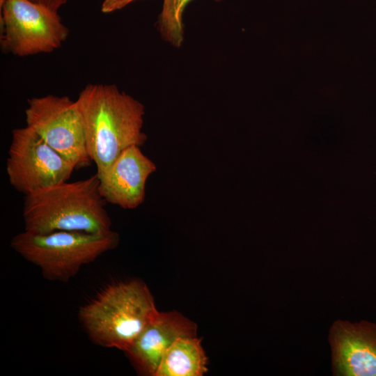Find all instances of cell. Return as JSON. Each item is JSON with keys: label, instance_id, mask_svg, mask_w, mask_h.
Segmentation results:
<instances>
[{"label": "cell", "instance_id": "cell-12", "mask_svg": "<svg viewBox=\"0 0 376 376\" xmlns=\"http://www.w3.org/2000/svg\"><path fill=\"white\" fill-rule=\"evenodd\" d=\"M191 1L163 0L158 19L159 31L163 39L175 47H179L183 42L182 16L187 5Z\"/></svg>", "mask_w": 376, "mask_h": 376}, {"label": "cell", "instance_id": "cell-11", "mask_svg": "<svg viewBox=\"0 0 376 376\" xmlns=\"http://www.w3.org/2000/svg\"><path fill=\"white\" fill-rule=\"evenodd\" d=\"M207 363L201 340L181 337L164 353L155 376H202L207 372Z\"/></svg>", "mask_w": 376, "mask_h": 376}, {"label": "cell", "instance_id": "cell-7", "mask_svg": "<svg viewBox=\"0 0 376 376\" xmlns=\"http://www.w3.org/2000/svg\"><path fill=\"white\" fill-rule=\"evenodd\" d=\"M26 126L70 160L76 169L91 164L86 146L83 118L76 100L47 95L28 99Z\"/></svg>", "mask_w": 376, "mask_h": 376}, {"label": "cell", "instance_id": "cell-14", "mask_svg": "<svg viewBox=\"0 0 376 376\" xmlns=\"http://www.w3.org/2000/svg\"><path fill=\"white\" fill-rule=\"evenodd\" d=\"M32 2L43 5L52 10L58 11L68 0H30Z\"/></svg>", "mask_w": 376, "mask_h": 376}, {"label": "cell", "instance_id": "cell-8", "mask_svg": "<svg viewBox=\"0 0 376 376\" xmlns=\"http://www.w3.org/2000/svg\"><path fill=\"white\" fill-rule=\"evenodd\" d=\"M334 376H376V323L338 319L329 330Z\"/></svg>", "mask_w": 376, "mask_h": 376}, {"label": "cell", "instance_id": "cell-5", "mask_svg": "<svg viewBox=\"0 0 376 376\" xmlns=\"http://www.w3.org/2000/svg\"><path fill=\"white\" fill-rule=\"evenodd\" d=\"M2 52L17 56L51 53L66 40L69 29L58 11L30 0H0Z\"/></svg>", "mask_w": 376, "mask_h": 376}, {"label": "cell", "instance_id": "cell-6", "mask_svg": "<svg viewBox=\"0 0 376 376\" xmlns=\"http://www.w3.org/2000/svg\"><path fill=\"white\" fill-rule=\"evenodd\" d=\"M6 159L10 185L24 195L68 181L75 165L27 126L15 128Z\"/></svg>", "mask_w": 376, "mask_h": 376}, {"label": "cell", "instance_id": "cell-10", "mask_svg": "<svg viewBox=\"0 0 376 376\" xmlns=\"http://www.w3.org/2000/svg\"><path fill=\"white\" fill-rule=\"evenodd\" d=\"M196 324L177 311L157 312L125 352L137 372L155 376L166 351L179 338L195 337Z\"/></svg>", "mask_w": 376, "mask_h": 376}, {"label": "cell", "instance_id": "cell-13", "mask_svg": "<svg viewBox=\"0 0 376 376\" xmlns=\"http://www.w3.org/2000/svg\"><path fill=\"white\" fill-rule=\"evenodd\" d=\"M136 0H104L101 6L103 13H111L120 10Z\"/></svg>", "mask_w": 376, "mask_h": 376}, {"label": "cell", "instance_id": "cell-4", "mask_svg": "<svg viewBox=\"0 0 376 376\" xmlns=\"http://www.w3.org/2000/svg\"><path fill=\"white\" fill-rule=\"evenodd\" d=\"M118 233L55 231L45 234L24 230L10 240L11 248L37 266L50 281L66 282L81 268L119 244Z\"/></svg>", "mask_w": 376, "mask_h": 376}, {"label": "cell", "instance_id": "cell-9", "mask_svg": "<svg viewBox=\"0 0 376 376\" xmlns=\"http://www.w3.org/2000/svg\"><path fill=\"white\" fill-rule=\"evenodd\" d=\"M156 169L139 146H130L97 175L100 192L106 202L123 209H134L143 203L146 181Z\"/></svg>", "mask_w": 376, "mask_h": 376}, {"label": "cell", "instance_id": "cell-3", "mask_svg": "<svg viewBox=\"0 0 376 376\" xmlns=\"http://www.w3.org/2000/svg\"><path fill=\"white\" fill-rule=\"evenodd\" d=\"M147 285L132 280L112 283L79 311V318L96 345L125 352L157 314Z\"/></svg>", "mask_w": 376, "mask_h": 376}, {"label": "cell", "instance_id": "cell-2", "mask_svg": "<svg viewBox=\"0 0 376 376\" xmlns=\"http://www.w3.org/2000/svg\"><path fill=\"white\" fill-rule=\"evenodd\" d=\"M97 173L84 180L63 182L24 195V230L38 234L55 231L104 233L111 230Z\"/></svg>", "mask_w": 376, "mask_h": 376}, {"label": "cell", "instance_id": "cell-1", "mask_svg": "<svg viewBox=\"0 0 376 376\" xmlns=\"http://www.w3.org/2000/svg\"><path fill=\"white\" fill-rule=\"evenodd\" d=\"M76 102L83 118L87 152L98 176L123 150L146 141L143 104L116 85L88 84Z\"/></svg>", "mask_w": 376, "mask_h": 376}]
</instances>
